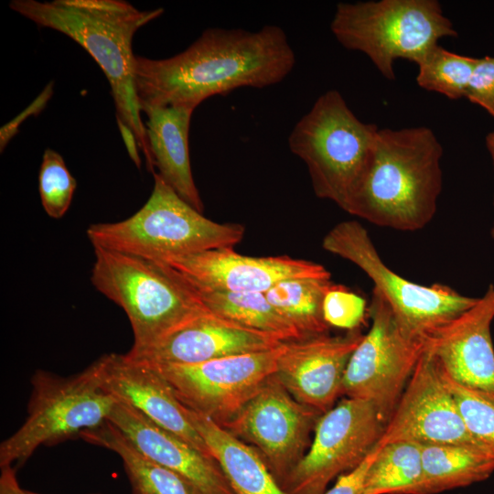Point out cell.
I'll list each match as a JSON object with an SVG mask.
<instances>
[{"label": "cell", "mask_w": 494, "mask_h": 494, "mask_svg": "<svg viewBox=\"0 0 494 494\" xmlns=\"http://www.w3.org/2000/svg\"><path fill=\"white\" fill-rule=\"evenodd\" d=\"M385 426L370 403L345 397L317 420L313 441L283 489L286 494H323L328 484L359 466Z\"/></svg>", "instance_id": "8fae6325"}, {"label": "cell", "mask_w": 494, "mask_h": 494, "mask_svg": "<svg viewBox=\"0 0 494 494\" xmlns=\"http://www.w3.org/2000/svg\"><path fill=\"white\" fill-rule=\"evenodd\" d=\"M465 98L494 116V57L477 59Z\"/></svg>", "instance_id": "1f68e13d"}, {"label": "cell", "mask_w": 494, "mask_h": 494, "mask_svg": "<svg viewBox=\"0 0 494 494\" xmlns=\"http://www.w3.org/2000/svg\"><path fill=\"white\" fill-rule=\"evenodd\" d=\"M31 384L27 419L0 445L1 467L26 462L42 445H54L101 425L116 403L103 388L100 358L70 377L37 370Z\"/></svg>", "instance_id": "ba28073f"}, {"label": "cell", "mask_w": 494, "mask_h": 494, "mask_svg": "<svg viewBox=\"0 0 494 494\" xmlns=\"http://www.w3.org/2000/svg\"><path fill=\"white\" fill-rule=\"evenodd\" d=\"M377 451L378 447L375 446L359 466L339 476L334 486L323 494H364L366 475Z\"/></svg>", "instance_id": "d6a6232c"}, {"label": "cell", "mask_w": 494, "mask_h": 494, "mask_svg": "<svg viewBox=\"0 0 494 494\" xmlns=\"http://www.w3.org/2000/svg\"><path fill=\"white\" fill-rule=\"evenodd\" d=\"M295 55L284 29L210 27L184 51L163 59L135 55V90L141 111L155 106L196 109L214 95L262 89L284 81Z\"/></svg>", "instance_id": "6da1fadb"}, {"label": "cell", "mask_w": 494, "mask_h": 494, "mask_svg": "<svg viewBox=\"0 0 494 494\" xmlns=\"http://www.w3.org/2000/svg\"><path fill=\"white\" fill-rule=\"evenodd\" d=\"M285 343L265 351L196 364L150 365L165 378L183 405L221 425L275 373Z\"/></svg>", "instance_id": "7c38bea8"}, {"label": "cell", "mask_w": 494, "mask_h": 494, "mask_svg": "<svg viewBox=\"0 0 494 494\" xmlns=\"http://www.w3.org/2000/svg\"><path fill=\"white\" fill-rule=\"evenodd\" d=\"M398 441L421 446H483L467 430L439 366L426 347L376 446Z\"/></svg>", "instance_id": "5bb4252c"}, {"label": "cell", "mask_w": 494, "mask_h": 494, "mask_svg": "<svg viewBox=\"0 0 494 494\" xmlns=\"http://www.w3.org/2000/svg\"><path fill=\"white\" fill-rule=\"evenodd\" d=\"M377 447L364 494H416L423 475L422 446L398 441Z\"/></svg>", "instance_id": "4316f807"}, {"label": "cell", "mask_w": 494, "mask_h": 494, "mask_svg": "<svg viewBox=\"0 0 494 494\" xmlns=\"http://www.w3.org/2000/svg\"><path fill=\"white\" fill-rule=\"evenodd\" d=\"M322 248L363 271L399 323L425 342L478 299L461 295L448 285H423L396 274L385 264L367 230L356 220L336 224L324 236Z\"/></svg>", "instance_id": "9c48e42d"}, {"label": "cell", "mask_w": 494, "mask_h": 494, "mask_svg": "<svg viewBox=\"0 0 494 494\" xmlns=\"http://www.w3.org/2000/svg\"><path fill=\"white\" fill-rule=\"evenodd\" d=\"M330 30L341 46L367 55L391 81L396 59L417 64L440 38L457 36L436 0L338 3Z\"/></svg>", "instance_id": "52a82bcc"}, {"label": "cell", "mask_w": 494, "mask_h": 494, "mask_svg": "<svg viewBox=\"0 0 494 494\" xmlns=\"http://www.w3.org/2000/svg\"><path fill=\"white\" fill-rule=\"evenodd\" d=\"M440 371L469 433L481 445L494 450V402L455 382L441 369Z\"/></svg>", "instance_id": "f546056e"}, {"label": "cell", "mask_w": 494, "mask_h": 494, "mask_svg": "<svg viewBox=\"0 0 494 494\" xmlns=\"http://www.w3.org/2000/svg\"><path fill=\"white\" fill-rule=\"evenodd\" d=\"M52 93V84H49L46 87L43 92L38 97L31 105H29L24 112H22L17 117L12 120L10 123L6 124L1 128V151L5 147L9 140L16 134L17 132V126L26 119L28 115L33 114L34 113H39L45 106L46 102L48 101Z\"/></svg>", "instance_id": "836d02e7"}, {"label": "cell", "mask_w": 494, "mask_h": 494, "mask_svg": "<svg viewBox=\"0 0 494 494\" xmlns=\"http://www.w3.org/2000/svg\"><path fill=\"white\" fill-rule=\"evenodd\" d=\"M100 359L103 388L116 401L134 408L211 456L204 439L188 418L185 405L155 367L126 354L110 353Z\"/></svg>", "instance_id": "ac0fdd59"}, {"label": "cell", "mask_w": 494, "mask_h": 494, "mask_svg": "<svg viewBox=\"0 0 494 494\" xmlns=\"http://www.w3.org/2000/svg\"><path fill=\"white\" fill-rule=\"evenodd\" d=\"M363 336L355 329L285 342L274 375L297 402L323 414L341 395L347 365Z\"/></svg>", "instance_id": "2e32d148"}, {"label": "cell", "mask_w": 494, "mask_h": 494, "mask_svg": "<svg viewBox=\"0 0 494 494\" xmlns=\"http://www.w3.org/2000/svg\"><path fill=\"white\" fill-rule=\"evenodd\" d=\"M494 284L467 310L426 341L438 366L455 382L494 402Z\"/></svg>", "instance_id": "e0dca14e"}, {"label": "cell", "mask_w": 494, "mask_h": 494, "mask_svg": "<svg viewBox=\"0 0 494 494\" xmlns=\"http://www.w3.org/2000/svg\"><path fill=\"white\" fill-rule=\"evenodd\" d=\"M79 437L122 458L133 494H201L184 477L145 456L109 421L82 431Z\"/></svg>", "instance_id": "cb8c5ba5"}, {"label": "cell", "mask_w": 494, "mask_h": 494, "mask_svg": "<svg viewBox=\"0 0 494 494\" xmlns=\"http://www.w3.org/2000/svg\"><path fill=\"white\" fill-rule=\"evenodd\" d=\"M108 421L145 456L184 477L201 494H235L212 456L157 425L134 408L116 401Z\"/></svg>", "instance_id": "ffe728a7"}, {"label": "cell", "mask_w": 494, "mask_h": 494, "mask_svg": "<svg viewBox=\"0 0 494 494\" xmlns=\"http://www.w3.org/2000/svg\"><path fill=\"white\" fill-rule=\"evenodd\" d=\"M367 312L366 300L343 285L333 284L325 295L323 316L330 327L359 329Z\"/></svg>", "instance_id": "4dcf8cb0"}, {"label": "cell", "mask_w": 494, "mask_h": 494, "mask_svg": "<svg viewBox=\"0 0 494 494\" xmlns=\"http://www.w3.org/2000/svg\"><path fill=\"white\" fill-rule=\"evenodd\" d=\"M379 129L360 121L338 91L328 90L295 124L288 146L306 164L315 195L348 212L371 160Z\"/></svg>", "instance_id": "5b68a950"}, {"label": "cell", "mask_w": 494, "mask_h": 494, "mask_svg": "<svg viewBox=\"0 0 494 494\" xmlns=\"http://www.w3.org/2000/svg\"><path fill=\"white\" fill-rule=\"evenodd\" d=\"M371 326L353 351L341 395L371 403L385 422L391 417L426 342L412 336L384 298L372 290Z\"/></svg>", "instance_id": "30bf717a"}, {"label": "cell", "mask_w": 494, "mask_h": 494, "mask_svg": "<svg viewBox=\"0 0 494 494\" xmlns=\"http://www.w3.org/2000/svg\"><path fill=\"white\" fill-rule=\"evenodd\" d=\"M194 108L155 106L145 109V132L154 169L187 203L203 213L189 156L188 133Z\"/></svg>", "instance_id": "44dd1931"}, {"label": "cell", "mask_w": 494, "mask_h": 494, "mask_svg": "<svg viewBox=\"0 0 494 494\" xmlns=\"http://www.w3.org/2000/svg\"><path fill=\"white\" fill-rule=\"evenodd\" d=\"M490 236H491L492 239H494V222H493V225H492V227L490 229Z\"/></svg>", "instance_id": "8d00e7d4"}, {"label": "cell", "mask_w": 494, "mask_h": 494, "mask_svg": "<svg viewBox=\"0 0 494 494\" xmlns=\"http://www.w3.org/2000/svg\"><path fill=\"white\" fill-rule=\"evenodd\" d=\"M321 414L297 402L274 374L220 426L254 445L283 488L307 451L310 433Z\"/></svg>", "instance_id": "4fadbf2b"}, {"label": "cell", "mask_w": 494, "mask_h": 494, "mask_svg": "<svg viewBox=\"0 0 494 494\" xmlns=\"http://www.w3.org/2000/svg\"><path fill=\"white\" fill-rule=\"evenodd\" d=\"M10 8L38 26L59 31L81 45L105 74L114 102L117 124L131 159L155 172L141 117L132 43L139 28L159 17L163 8L141 11L122 0H13Z\"/></svg>", "instance_id": "7a4b0ae2"}, {"label": "cell", "mask_w": 494, "mask_h": 494, "mask_svg": "<svg viewBox=\"0 0 494 494\" xmlns=\"http://www.w3.org/2000/svg\"><path fill=\"white\" fill-rule=\"evenodd\" d=\"M76 179L68 169L63 157L56 151L45 150L38 174V191L45 212L52 219H60L68 211Z\"/></svg>", "instance_id": "f1b7e54d"}, {"label": "cell", "mask_w": 494, "mask_h": 494, "mask_svg": "<svg viewBox=\"0 0 494 494\" xmlns=\"http://www.w3.org/2000/svg\"><path fill=\"white\" fill-rule=\"evenodd\" d=\"M191 286L208 310L222 319L273 335L284 342L304 339L268 302L264 293L222 292Z\"/></svg>", "instance_id": "d4e9b609"}, {"label": "cell", "mask_w": 494, "mask_h": 494, "mask_svg": "<svg viewBox=\"0 0 494 494\" xmlns=\"http://www.w3.org/2000/svg\"><path fill=\"white\" fill-rule=\"evenodd\" d=\"M191 285L212 291L265 293L281 281L330 278L321 264L287 255L254 257L232 247L208 250L159 260Z\"/></svg>", "instance_id": "9a60e30c"}, {"label": "cell", "mask_w": 494, "mask_h": 494, "mask_svg": "<svg viewBox=\"0 0 494 494\" xmlns=\"http://www.w3.org/2000/svg\"><path fill=\"white\" fill-rule=\"evenodd\" d=\"M442 156V145L428 127L380 128L348 213L396 231L423 229L437 209Z\"/></svg>", "instance_id": "3957f363"}, {"label": "cell", "mask_w": 494, "mask_h": 494, "mask_svg": "<svg viewBox=\"0 0 494 494\" xmlns=\"http://www.w3.org/2000/svg\"><path fill=\"white\" fill-rule=\"evenodd\" d=\"M332 285L330 278H294L279 282L264 295L302 338H308L328 334L323 302Z\"/></svg>", "instance_id": "484cf974"}, {"label": "cell", "mask_w": 494, "mask_h": 494, "mask_svg": "<svg viewBox=\"0 0 494 494\" xmlns=\"http://www.w3.org/2000/svg\"><path fill=\"white\" fill-rule=\"evenodd\" d=\"M422 467L416 494H437L489 478L494 472V450L479 445H425Z\"/></svg>", "instance_id": "603a6c76"}, {"label": "cell", "mask_w": 494, "mask_h": 494, "mask_svg": "<svg viewBox=\"0 0 494 494\" xmlns=\"http://www.w3.org/2000/svg\"><path fill=\"white\" fill-rule=\"evenodd\" d=\"M283 343L273 335L242 327L209 313L176 330L143 354L126 355L152 365H187L265 351Z\"/></svg>", "instance_id": "d6986e66"}, {"label": "cell", "mask_w": 494, "mask_h": 494, "mask_svg": "<svg viewBox=\"0 0 494 494\" xmlns=\"http://www.w3.org/2000/svg\"><path fill=\"white\" fill-rule=\"evenodd\" d=\"M0 494H38L24 489L19 485L16 472L11 466L1 467Z\"/></svg>", "instance_id": "e575fe53"}, {"label": "cell", "mask_w": 494, "mask_h": 494, "mask_svg": "<svg viewBox=\"0 0 494 494\" xmlns=\"http://www.w3.org/2000/svg\"><path fill=\"white\" fill-rule=\"evenodd\" d=\"M486 145L489 150V153L491 156L493 166H494V131L489 133L486 137Z\"/></svg>", "instance_id": "d590c367"}, {"label": "cell", "mask_w": 494, "mask_h": 494, "mask_svg": "<svg viewBox=\"0 0 494 494\" xmlns=\"http://www.w3.org/2000/svg\"><path fill=\"white\" fill-rule=\"evenodd\" d=\"M145 205L116 222L91 224L86 235L93 248H103L159 261L208 250L232 247L245 233L240 223L206 218L183 200L157 173Z\"/></svg>", "instance_id": "8992f818"}, {"label": "cell", "mask_w": 494, "mask_h": 494, "mask_svg": "<svg viewBox=\"0 0 494 494\" xmlns=\"http://www.w3.org/2000/svg\"><path fill=\"white\" fill-rule=\"evenodd\" d=\"M186 413L235 494H286L255 449L209 417L188 407Z\"/></svg>", "instance_id": "7402d4cb"}, {"label": "cell", "mask_w": 494, "mask_h": 494, "mask_svg": "<svg viewBox=\"0 0 494 494\" xmlns=\"http://www.w3.org/2000/svg\"><path fill=\"white\" fill-rule=\"evenodd\" d=\"M91 282L120 306L132 327L135 357L209 314L192 286L166 264L137 255L93 248Z\"/></svg>", "instance_id": "277c9868"}, {"label": "cell", "mask_w": 494, "mask_h": 494, "mask_svg": "<svg viewBox=\"0 0 494 494\" xmlns=\"http://www.w3.org/2000/svg\"><path fill=\"white\" fill-rule=\"evenodd\" d=\"M477 58L451 52L440 45L432 47L416 64L417 84L450 100L466 97Z\"/></svg>", "instance_id": "83f0119b"}]
</instances>
